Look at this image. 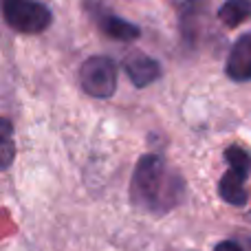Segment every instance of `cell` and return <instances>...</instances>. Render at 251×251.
<instances>
[{"label": "cell", "mask_w": 251, "mask_h": 251, "mask_svg": "<svg viewBox=\"0 0 251 251\" xmlns=\"http://www.w3.org/2000/svg\"><path fill=\"white\" fill-rule=\"evenodd\" d=\"M249 18H251V0H227L218 9V20L225 26H229V29L243 25Z\"/></svg>", "instance_id": "cell-8"}, {"label": "cell", "mask_w": 251, "mask_h": 251, "mask_svg": "<svg viewBox=\"0 0 251 251\" xmlns=\"http://www.w3.org/2000/svg\"><path fill=\"white\" fill-rule=\"evenodd\" d=\"M225 73L234 82L251 79V33H245L231 44L225 62Z\"/></svg>", "instance_id": "cell-7"}, {"label": "cell", "mask_w": 251, "mask_h": 251, "mask_svg": "<svg viewBox=\"0 0 251 251\" xmlns=\"http://www.w3.org/2000/svg\"><path fill=\"white\" fill-rule=\"evenodd\" d=\"M124 71L137 88H146L161 77V64L143 51H130L124 60Z\"/></svg>", "instance_id": "cell-6"}, {"label": "cell", "mask_w": 251, "mask_h": 251, "mask_svg": "<svg viewBox=\"0 0 251 251\" xmlns=\"http://www.w3.org/2000/svg\"><path fill=\"white\" fill-rule=\"evenodd\" d=\"M225 159L229 163V170L223 174L221 183H218V194H221V199L225 203L240 207L249 199L245 181H247L251 174V156L240 146H229L225 150Z\"/></svg>", "instance_id": "cell-2"}, {"label": "cell", "mask_w": 251, "mask_h": 251, "mask_svg": "<svg viewBox=\"0 0 251 251\" xmlns=\"http://www.w3.org/2000/svg\"><path fill=\"white\" fill-rule=\"evenodd\" d=\"M2 16L13 31L25 35L42 33L53 22L51 9L35 0H2Z\"/></svg>", "instance_id": "cell-3"}, {"label": "cell", "mask_w": 251, "mask_h": 251, "mask_svg": "<svg viewBox=\"0 0 251 251\" xmlns=\"http://www.w3.org/2000/svg\"><path fill=\"white\" fill-rule=\"evenodd\" d=\"M214 251H243V249H240L234 240H223V243L216 245V249H214Z\"/></svg>", "instance_id": "cell-10"}, {"label": "cell", "mask_w": 251, "mask_h": 251, "mask_svg": "<svg viewBox=\"0 0 251 251\" xmlns=\"http://www.w3.org/2000/svg\"><path fill=\"white\" fill-rule=\"evenodd\" d=\"M86 9L93 16V20H95L97 29H100L106 38L119 40V42H130V40H137L139 35H141V29H139L137 25L115 16L101 0H86Z\"/></svg>", "instance_id": "cell-5"}, {"label": "cell", "mask_w": 251, "mask_h": 251, "mask_svg": "<svg viewBox=\"0 0 251 251\" xmlns=\"http://www.w3.org/2000/svg\"><path fill=\"white\" fill-rule=\"evenodd\" d=\"M185 196V181L168 161L159 154H146L139 159L130 181V199L134 207L154 216L172 212Z\"/></svg>", "instance_id": "cell-1"}, {"label": "cell", "mask_w": 251, "mask_h": 251, "mask_svg": "<svg viewBox=\"0 0 251 251\" xmlns=\"http://www.w3.org/2000/svg\"><path fill=\"white\" fill-rule=\"evenodd\" d=\"M79 84L86 95L108 100L117 91V66L106 55L88 57L79 69Z\"/></svg>", "instance_id": "cell-4"}, {"label": "cell", "mask_w": 251, "mask_h": 251, "mask_svg": "<svg viewBox=\"0 0 251 251\" xmlns=\"http://www.w3.org/2000/svg\"><path fill=\"white\" fill-rule=\"evenodd\" d=\"M249 218H251V214H249Z\"/></svg>", "instance_id": "cell-11"}, {"label": "cell", "mask_w": 251, "mask_h": 251, "mask_svg": "<svg viewBox=\"0 0 251 251\" xmlns=\"http://www.w3.org/2000/svg\"><path fill=\"white\" fill-rule=\"evenodd\" d=\"M13 159V141H11V124L2 119V168L7 170Z\"/></svg>", "instance_id": "cell-9"}]
</instances>
